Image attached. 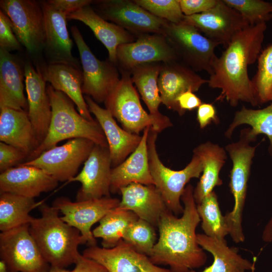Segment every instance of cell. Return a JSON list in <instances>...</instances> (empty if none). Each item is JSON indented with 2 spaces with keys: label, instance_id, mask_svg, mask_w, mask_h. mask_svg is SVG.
<instances>
[{
  "label": "cell",
  "instance_id": "cell-1",
  "mask_svg": "<svg viewBox=\"0 0 272 272\" xmlns=\"http://www.w3.org/2000/svg\"><path fill=\"white\" fill-rule=\"evenodd\" d=\"M187 184L181 197L184 211L178 218L166 209L159 222V236L149 258L157 265H168L172 272H190L205 265L207 255L197 240L196 229L201 221Z\"/></svg>",
  "mask_w": 272,
  "mask_h": 272
},
{
  "label": "cell",
  "instance_id": "cell-2",
  "mask_svg": "<svg viewBox=\"0 0 272 272\" xmlns=\"http://www.w3.org/2000/svg\"><path fill=\"white\" fill-rule=\"evenodd\" d=\"M266 29V23L246 27L217 56L207 83L211 88L221 90L217 100L225 99L234 107L240 101L259 105L247 67L258 59Z\"/></svg>",
  "mask_w": 272,
  "mask_h": 272
},
{
  "label": "cell",
  "instance_id": "cell-3",
  "mask_svg": "<svg viewBox=\"0 0 272 272\" xmlns=\"http://www.w3.org/2000/svg\"><path fill=\"white\" fill-rule=\"evenodd\" d=\"M38 208L41 216L33 218L29 231L44 258L51 268L75 264L81 255L79 246L87 244L80 232L64 222L52 206L42 201Z\"/></svg>",
  "mask_w": 272,
  "mask_h": 272
},
{
  "label": "cell",
  "instance_id": "cell-4",
  "mask_svg": "<svg viewBox=\"0 0 272 272\" xmlns=\"http://www.w3.org/2000/svg\"><path fill=\"white\" fill-rule=\"evenodd\" d=\"M47 90L51 106V117L46 137L26 161L31 160L44 151L65 140L85 138L95 145L108 147L104 132L96 121H91L78 112L74 102L64 93L55 90L50 84Z\"/></svg>",
  "mask_w": 272,
  "mask_h": 272
},
{
  "label": "cell",
  "instance_id": "cell-5",
  "mask_svg": "<svg viewBox=\"0 0 272 272\" xmlns=\"http://www.w3.org/2000/svg\"><path fill=\"white\" fill-rule=\"evenodd\" d=\"M255 141L256 140L250 134V128H245L240 131L239 140L237 142L228 144L225 147L232 162L229 186L234 197V205L232 210L224 217L229 234L236 243L243 242L245 240L242 214L252 159L258 145L252 146L250 143Z\"/></svg>",
  "mask_w": 272,
  "mask_h": 272
},
{
  "label": "cell",
  "instance_id": "cell-6",
  "mask_svg": "<svg viewBox=\"0 0 272 272\" xmlns=\"http://www.w3.org/2000/svg\"><path fill=\"white\" fill-rule=\"evenodd\" d=\"M158 133L150 127L147 140L149 168L154 185L160 193L166 208L176 216L182 214L184 207L181 204L182 193L191 179L199 178L202 172V164L195 154L183 169L174 170L165 166L157 151Z\"/></svg>",
  "mask_w": 272,
  "mask_h": 272
},
{
  "label": "cell",
  "instance_id": "cell-7",
  "mask_svg": "<svg viewBox=\"0 0 272 272\" xmlns=\"http://www.w3.org/2000/svg\"><path fill=\"white\" fill-rule=\"evenodd\" d=\"M163 34L175 51L179 60L194 72L205 71L210 75L217 57L215 50L220 45L203 35L192 25L168 22Z\"/></svg>",
  "mask_w": 272,
  "mask_h": 272
},
{
  "label": "cell",
  "instance_id": "cell-8",
  "mask_svg": "<svg viewBox=\"0 0 272 272\" xmlns=\"http://www.w3.org/2000/svg\"><path fill=\"white\" fill-rule=\"evenodd\" d=\"M0 7L10 18L13 32L20 44L32 57L44 51L45 28L41 2L1 0Z\"/></svg>",
  "mask_w": 272,
  "mask_h": 272
},
{
  "label": "cell",
  "instance_id": "cell-9",
  "mask_svg": "<svg viewBox=\"0 0 272 272\" xmlns=\"http://www.w3.org/2000/svg\"><path fill=\"white\" fill-rule=\"evenodd\" d=\"M71 31L78 48L82 67V92L96 103L104 102L119 81L116 65L108 59L100 60L93 53L76 25Z\"/></svg>",
  "mask_w": 272,
  "mask_h": 272
},
{
  "label": "cell",
  "instance_id": "cell-10",
  "mask_svg": "<svg viewBox=\"0 0 272 272\" xmlns=\"http://www.w3.org/2000/svg\"><path fill=\"white\" fill-rule=\"evenodd\" d=\"M119 72L121 74L119 81L104 102L105 108L120 123L123 128L129 132L139 134L148 127L157 132L154 119L145 110L141 103L130 73Z\"/></svg>",
  "mask_w": 272,
  "mask_h": 272
},
{
  "label": "cell",
  "instance_id": "cell-11",
  "mask_svg": "<svg viewBox=\"0 0 272 272\" xmlns=\"http://www.w3.org/2000/svg\"><path fill=\"white\" fill-rule=\"evenodd\" d=\"M29 226L23 225L0 234V257L9 272H46L50 268L30 233Z\"/></svg>",
  "mask_w": 272,
  "mask_h": 272
},
{
  "label": "cell",
  "instance_id": "cell-12",
  "mask_svg": "<svg viewBox=\"0 0 272 272\" xmlns=\"http://www.w3.org/2000/svg\"><path fill=\"white\" fill-rule=\"evenodd\" d=\"M95 145L85 138L70 139L63 145L46 150L36 158L20 164L40 169L58 182H68L77 174Z\"/></svg>",
  "mask_w": 272,
  "mask_h": 272
},
{
  "label": "cell",
  "instance_id": "cell-13",
  "mask_svg": "<svg viewBox=\"0 0 272 272\" xmlns=\"http://www.w3.org/2000/svg\"><path fill=\"white\" fill-rule=\"evenodd\" d=\"M91 6L104 20L127 31L136 37L146 34H162L168 21L151 14L133 0H97Z\"/></svg>",
  "mask_w": 272,
  "mask_h": 272
},
{
  "label": "cell",
  "instance_id": "cell-14",
  "mask_svg": "<svg viewBox=\"0 0 272 272\" xmlns=\"http://www.w3.org/2000/svg\"><path fill=\"white\" fill-rule=\"evenodd\" d=\"M120 200L117 198L104 197L84 201H72L66 197H59L52 206L63 214L61 219L76 228L89 246L97 244L91 228L110 211L117 208Z\"/></svg>",
  "mask_w": 272,
  "mask_h": 272
},
{
  "label": "cell",
  "instance_id": "cell-15",
  "mask_svg": "<svg viewBox=\"0 0 272 272\" xmlns=\"http://www.w3.org/2000/svg\"><path fill=\"white\" fill-rule=\"evenodd\" d=\"M175 60H179L178 56L162 34L140 35L134 42L118 46L116 50V65L119 72L129 73L140 64Z\"/></svg>",
  "mask_w": 272,
  "mask_h": 272
},
{
  "label": "cell",
  "instance_id": "cell-16",
  "mask_svg": "<svg viewBox=\"0 0 272 272\" xmlns=\"http://www.w3.org/2000/svg\"><path fill=\"white\" fill-rule=\"evenodd\" d=\"M182 23L193 26L203 35L225 46L235 36L249 26L235 10L219 0L217 5L202 13L184 17Z\"/></svg>",
  "mask_w": 272,
  "mask_h": 272
},
{
  "label": "cell",
  "instance_id": "cell-17",
  "mask_svg": "<svg viewBox=\"0 0 272 272\" xmlns=\"http://www.w3.org/2000/svg\"><path fill=\"white\" fill-rule=\"evenodd\" d=\"M111 169L108 147L95 145L82 170L68 181L81 184L77 201L110 197Z\"/></svg>",
  "mask_w": 272,
  "mask_h": 272
},
{
  "label": "cell",
  "instance_id": "cell-18",
  "mask_svg": "<svg viewBox=\"0 0 272 272\" xmlns=\"http://www.w3.org/2000/svg\"><path fill=\"white\" fill-rule=\"evenodd\" d=\"M83 255L103 265L108 272H172L154 264L149 257L121 239L114 247L89 246Z\"/></svg>",
  "mask_w": 272,
  "mask_h": 272
},
{
  "label": "cell",
  "instance_id": "cell-19",
  "mask_svg": "<svg viewBox=\"0 0 272 272\" xmlns=\"http://www.w3.org/2000/svg\"><path fill=\"white\" fill-rule=\"evenodd\" d=\"M41 4L45 28L44 52L47 63H64L81 69L79 61L72 52L73 42L67 29V15L47 1H41Z\"/></svg>",
  "mask_w": 272,
  "mask_h": 272
},
{
  "label": "cell",
  "instance_id": "cell-20",
  "mask_svg": "<svg viewBox=\"0 0 272 272\" xmlns=\"http://www.w3.org/2000/svg\"><path fill=\"white\" fill-rule=\"evenodd\" d=\"M206 83L208 80L201 78L180 60L162 62L158 80L162 103L180 116L185 112L178 105V97L189 90L196 92Z\"/></svg>",
  "mask_w": 272,
  "mask_h": 272
},
{
  "label": "cell",
  "instance_id": "cell-21",
  "mask_svg": "<svg viewBox=\"0 0 272 272\" xmlns=\"http://www.w3.org/2000/svg\"><path fill=\"white\" fill-rule=\"evenodd\" d=\"M84 98L91 113L94 115L106 139L112 168L122 163L140 144L142 135L129 132L121 128L105 108L100 107L90 97Z\"/></svg>",
  "mask_w": 272,
  "mask_h": 272
},
{
  "label": "cell",
  "instance_id": "cell-22",
  "mask_svg": "<svg viewBox=\"0 0 272 272\" xmlns=\"http://www.w3.org/2000/svg\"><path fill=\"white\" fill-rule=\"evenodd\" d=\"M28 113L38 146L46 137L51 117V106L46 82L29 61L24 65Z\"/></svg>",
  "mask_w": 272,
  "mask_h": 272
},
{
  "label": "cell",
  "instance_id": "cell-23",
  "mask_svg": "<svg viewBox=\"0 0 272 272\" xmlns=\"http://www.w3.org/2000/svg\"><path fill=\"white\" fill-rule=\"evenodd\" d=\"M58 181L42 170L19 164L0 174V192L34 198L53 190Z\"/></svg>",
  "mask_w": 272,
  "mask_h": 272
},
{
  "label": "cell",
  "instance_id": "cell-24",
  "mask_svg": "<svg viewBox=\"0 0 272 272\" xmlns=\"http://www.w3.org/2000/svg\"><path fill=\"white\" fill-rule=\"evenodd\" d=\"M43 79L56 90L63 92L75 104L78 112L87 120L95 122L86 102L82 89L81 69L64 63L40 64L36 66Z\"/></svg>",
  "mask_w": 272,
  "mask_h": 272
},
{
  "label": "cell",
  "instance_id": "cell-25",
  "mask_svg": "<svg viewBox=\"0 0 272 272\" xmlns=\"http://www.w3.org/2000/svg\"><path fill=\"white\" fill-rule=\"evenodd\" d=\"M119 192L122 197L119 208L132 211L139 218L158 227L161 216L167 208L154 185L132 183Z\"/></svg>",
  "mask_w": 272,
  "mask_h": 272
},
{
  "label": "cell",
  "instance_id": "cell-26",
  "mask_svg": "<svg viewBox=\"0 0 272 272\" xmlns=\"http://www.w3.org/2000/svg\"><path fill=\"white\" fill-rule=\"evenodd\" d=\"M24 66L16 55L0 48V109L28 110L24 93Z\"/></svg>",
  "mask_w": 272,
  "mask_h": 272
},
{
  "label": "cell",
  "instance_id": "cell-27",
  "mask_svg": "<svg viewBox=\"0 0 272 272\" xmlns=\"http://www.w3.org/2000/svg\"><path fill=\"white\" fill-rule=\"evenodd\" d=\"M151 127L146 128L141 141L135 150L122 163L112 168L110 192H119L120 189L132 183L154 185L148 159L147 140Z\"/></svg>",
  "mask_w": 272,
  "mask_h": 272
},
{
  "label": "cell",
  "instance_id": "cell-28",
  "mask_svg": "<svg viewBox=\"0 0 272 272\" xmlns=\"http://www.w3.org/2000/svg\"><path fill=\"white\" fill-rule=\"evenodd\" d=\"M67 19L81 21L88 26L108 52V59L116 64L118 46L131 42L137 37L118 25L106 21L97 14L91 5L68 14Z\"/></svg>",
  "mask_w": 272,
  "mask_h": 272
},
{
  "label": "cell",
  "instance_id": "cell-29",
  "mask_svg": "<svg viewBox=\"0 0 272 272\" xmlns=\"http://www.w3.org/2000/svg\"><path fill=\"white\" fill-rule=\"evenodd\" d=\"M161 64V62H154L140 64L133 67L129 72L132 83L147 106L150 115L156 122L158 133L173 125L169 118L159 111L162 100L158 80Z\"/></svg>",
  "mask_w": 272,
  "mask_h": 272
},
{
  "label": "cell",
  "instance_id": "cell-30",
  "mask_svg": "<svg viewBox=\"0 0 272 272\" xmlns=\"http://www.w3.org/2000/svg\"><path fill=\"white\" fill-rule=\"evenodd\" d=\"M0 141L21 149L29 156L37 148L35 130L27 111L9 108L0 109Z\"/></svg>",
  "mask_w": 272,
  "mask_h": 272
},
{
  "label": "cell",
  "instance_id": "cell-31",
  "mask_svg": "<svg viewBox=\"0 0 272 272\" xmlns=\"http://www.w3.org/2000/svg\"><path fill=\"white\" fill-rule=\"evenodd\" d=\"M193 153L199 158L203 168L200 179L193 189V197L198 205L216 186L223 184L219 174L227 157L226 150L210 141L197 146Z\"/></svg>",
  "mask_w": 272,
  "mask_h": 272
},
{
  "label": "cell",
  "instance_id": "cell-32",
  "mask_svg": "<svg viewBox=\"0 0 272 272\" xmlns=\"http://www.w3.org/2000/svg\"><path fill=\"white\" fill-rule=\"evenodd\" d=\"M199 246L210 252L213 257L212 264L200 271L191 270L190 272H246L253 270L251 262L243 258L237 248L229 247L225 239L211 237L205 234H197Z\"/></svg>",
  "mask_w": 272,
  "mask_h": 272
},
{
  "label": "cell",
  "instance_id": "cell-33",
  "mask_svg": "<svg viewBox=\"0 0 272 272\" xmlns=\"http://www.w3.org/2000/svg\"><path fill=\"white\" fill-rule=\"evenodd\" d=\"M41 202L34 198L9 192L0 194V230L5 232L17 227L30 224L34 217L30 212Z\"/></svg>",
  "mask_w": 272,
  "mask_h": 272
},
{
  "label": "cell",
  "instance_id": "cell-34",
  "mask_svg": "<svg viewBox=\"0 0 272 272\" xmlns=\"http://www.w3.org/2000/svg\"><path fill=\"white\" fill-rule=\"evenodd\" d=\"M242 124L250 126V134L256 140L260 134L267 137L269 142L268 153L272 158V103L259 109L242 106L236 112L232 122L225 132V136L231 138L235 129Z\"/></svg>",
  "mask_w": 272,
  "mask_h": 272
},
{
  "label": "cell",
  "instance_id": "cell-35",
  "mask_svg": "<svg viewBox=\"0 0 272 272\" xmlns=\"http://www.w3.org/2000/svg\"><path fill=\"white\" fill-rule=\"evenodd\" d=\"M132 211L116 208L108 212L99 221V225L92 233L94 237L102 239L104 248L115 247L122 239L127 227L138 219Z\"/></svg>",
  "mask_w": 272,
  "mask_h": 272
},
{
  "label": "cell",
  "instance_id": "cell-36",
  "mask_svg": "<svg viewBox=\"0 0 272 272\" xmlns=\"http://www.w3.org/2000/svg\"><path fill=\"white\" fill-rule=\"evenodd\" d=\"M201 227L205 234L211 237L225 239L229 234L228 228L224 216L221 212L218 196L214 191L207 195L197 205Z\"/></svg>",
  "mask_w": 272,
  "mask_h": 272
},
{
  "label": "cell",
  "instance_id": "cell-37",
  "mask_svg": "<svg viewBox=\"0 0 272 272\" xmlns=\"http://www.w3.org/2000/svg\"><path fill=\"white\" fill-rule=\"evenodd\" d=\"M155 228L148 222L139 218L127 227L122 240L138 252L149 257L157 242Z\"/></svg>",
  "mask_w": 272,
  "mask_h": 272
},
{
  "label": "cell",
  "instance_id": "cell-38",
  "mask_svg": "<svg viewBox=\"0 0 272 272\" xmlns=\"http://www.w3.org/2000/svg\"><path fill=\"white\" fill-rule=\"evenodd\" d=\"M257 71L252 82L259 104L270 101L272 88V44L258 57Z\"/></svg>",
  "mask_w": 272,
  "mask_h": 272
},
{
  "label": "cell",
  "instance_id": "cell-39",
  "mask_svg": "<svg viewBox=\"0 0 272 272\" xmlns=\"http://www.w3.org/2000/svg\"><path fill=\"white\" fill-rule=\"evenodd\" d=\"M237 11L249 25L266 23L271 18L272 3L262 0H223Z\"/></svg>",
  "mask_w": 272,
  "mask_h": 272
},
{
  "label": "cell",
  "instance_id": "cell-40",
  "mask_svg": "<svg viewBox=\"0 0 272 272\" xmlns=\"http://www.w3.org/2000/svg\"><path fill=\"white\" fill-rule=\"evenodd\" d=\"M152 15L173 24L182 23L184 19L179 0H133Z\"/></svg>",
  "mask_w": 272,
  "mask_h": 272
},
{
  "label": "cell",
  "instance_id": "cell-41",
  "mask_svg": "<svg viewBox=\"0 0 272 272\" xmlns=\"http://www.w3.org/2000/svg\"><path fill=\"white\" fill-rule=\"evenodd\" d=\"M29 155L20 149L1 142L0 172H3L27 159Z\"/></svg>",
  "mask_w": 272,
  "mask_h": 272
},
{
  "label": "cell",
  "instance_id": "cell-42",
  "mask_svg": "<svg viewBox=\"0 0 272 272\" xmlns=\"http://www.w3.org/2000/svg\"><path fill=\"white\" fill-rule=\"evenodd\" d=\"M21 46L14 34L10 18L1 10L0 48L10 52L20 50Z\"/></svg>",
  "mask_w": 272,
  "mask_h": 272
},
{
  "label": "cell",
  "instance_id": "cell-43",
  "mask_svg": "<svg viewBox=\"0 0 272 272\" xmlns=\"http://www.w3.org/2000/svg\"><path fill=\"white\" fill-rule=\"evenodd\" d=\"M219 0H179L183 14L189 16L206 12L215 7Z\"/></svg>",
  "mask_w": 272,
  "mask_h": 272
},
{
  "label": "cell",
  "instance_id": "cell-44",
  "mask_svg": "<svg viewBox=\"0 0 272 272\" xmlns=\"http://www.w3.org/2000/svg\"><path fill=\"white\" fill-rule=\"evenodd\" d=\"M72 270L64 268H51L46 272H108L101 264L81 254Z\"/></svg>",
  "mask_w": 272,
  "mask_h": 272
},
{
  "label": "cell",
  "instance_id": "cell-45",
  "mask_svg": "<svg viewBox=\"0 0 272 272\" xmlns=\"http://www.w3.org/2000/svg\"><path fill=\"white\" fill-rule=\"evenodd\" d=\"M196 119L201 129L205 128L212 122L217 124L220 121L215 107L209 103H202L197 108Z\"/></svg>",
  "mask_w": 272,
  "mask_h": 272
},
{
  "label": "cell",
  "instance_id": "cell-46",
  "mask_svg": "<svg viewBox=\"0 0 272 272\" xmlns=\"http://www.w3.org/2000/svg\"><path fill=\"white\" fill-rule=\"evenodd\" d=\"M55 8L65 13L67 15L81 8L92 5V0H49L47 1Z\"/></svg>",
  "mask_w": 272,
  "mask_h": 272
},
{
  "label": "cell",
  "instance_id": "cell-47",
  "mask_svg": "<svg viewBox=\"0 0 272 272\" xmlns=\"http://www.w3.org/2000/svg\"><path fill=\"white\" fill-rule=\"evenodd\" d=\"M177 102L180 108L185 112L186 110L192 111L198 108L202 103L200 99L190 90L180 95Z\"/></svg>",
  "mask_w": 272,
  "mask_h": 272
},
{
  "label": "cell",
  "instance_id": "cell-48",
  "mask_svg": "<svg viewBox=\"0 0 272 272\" xmlns=\"http://www.w3.org/2000/svg\"><path fill=\"white\" fill-rule=\"evenodd\" d=\"M261 238L265 242H272V216L263 228Z\"/></svg>",
  "mask_w": 272,
  "mask_h": 272
},
{
  "label": "cell",
  "instance_id": "cell-49",
  "mask_svg": "<svg viewBox=\"0 0 272 272\" xmlns=\"http://www.w3.org/2000/svg\"><path fill=\"white\" fill-rule=\"evenodd\" d=\"M0 272H9L5 263L1 260L0 261Z\"/></svg>",
  "mask_w": 272,
  "mask_h": 272
},
{
  "label": "cell",
  "instance_id": "cell-50",
  "mask_svg": "<svg viewBox=\"0 0 272 272\" xmlns=\"http://www.w3.org/2000/svg\"><path fill=\"white\" fill-rule=\"evenodd\" d=\"M270 101H272V88H271L270 94Z\"/></svg>",
  "mask_w": 272,
  "mask_h": 272
},
{
  "label": "cell",
  "instance_id": "cell-51",
  "mask_svg": "<svg viewBox=\"0 0 272 272\" xmlns=\"http://www.w3.org/2000/svg\"><path fill=\"white\" fill-rule=\"evenodd\" d=\"M271 18H272V14H271Z\"/></svg>",
  "mask_w": 272,
  "mask_h": 272
}]
</instances>
